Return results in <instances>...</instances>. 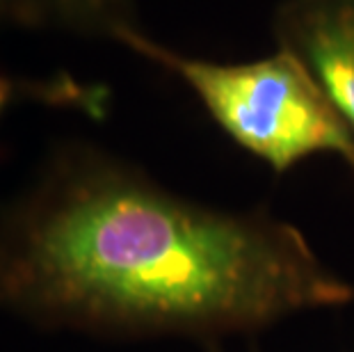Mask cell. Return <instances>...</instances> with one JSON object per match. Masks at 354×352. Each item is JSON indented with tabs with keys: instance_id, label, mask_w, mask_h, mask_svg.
<instances>
[{
	"instance_id": "obj_1",
	"label": "cell",
	"mask_w": 354,
	"mask_h": 352,
	"mask_svg": "<svg viewBox=\"0 0 354 352\" xmlns=\"http://www.w3.org/2000/svg\"><path fill=\"white\" fill-rule=\"evenodd\" d=\"M3 281L44 323L206 348L354 302L295 224L180 197L96 149L64 154L21 213Z\"/></svg>"
},
{
	"instance_id": "obj_2",
	"label": "cell",
	"mask_w": 354,
	"mask_h": 352,
	"mask_svg": "<svg viewBox=\"0 0 354 352\" xmlns=\"http://www.w3.org/2000/svg\"><path fill=\"white\" fill-rule=\"evenodd\" d=\"M115 44L178 78L224 136L277 174L322 154L354 172L350 133L288 50L274 46L266 57L217 62L180 53L140 26L122 30Z\"/></svg>"
},
{
	"instance_id": "obj_3",
	"label": "cell",
	"mask_w": 354,
	"mask_h": 352,
	"mask_svg": "<svg viewBox=\"0 0 354 352\" xmlns=\"http://www.w3.org/2000/svg\"><path fill=\"white\" fill-rule=\"evenodd\" d=\"M274 46L297 57L354 142V0H281Z\"/></svg>"
},
{
	"instance_id": "obj_4",
	"label": "cell",
	"mask_w": 354,
	"mask_h": 352,
	"mask_svg": "<svg viewBox=\"0 0 354 352\" xmlns=\"http://www.w3.org/2000/svg\"><path fill=\"white\" fill-rule=\"evenodd\" d=\"M0 26L64 30L115 41L122 30L140 24L135 0H0Z\"/></svg>"
},
{
	"instance_id": "obj_5",
	"label": "cell",
	"mask_w": 354,
	"mask_h": 352,
	"mask_svg": "<svg viewBox=\"0 0 354 352\" xmlns=\"http://www.w3.org/2000/svg\"><path fill=\"white\" fill-rule=\"evenodd\" d=\"M21 89H24V87H21L14 78H10V76H0V119H3L5 112L10 110L12 103L19 99Z\"/></svg>"
},
{
	"instance_id": "obj_6",
	"label": "cell",
	"mask_w": 354,
	"mask_h": 352,
	"mask_svg": "<svg viewBox=\"0 0 354 352\" xmlns=\"http://www.w3.org/2000/svg\"><path fill=\"white\" fill-rule=\"evenodd\" d=\"M208 352H222V348L220 346H213V348H208Z\"/></svg>"
}]
</instances>
